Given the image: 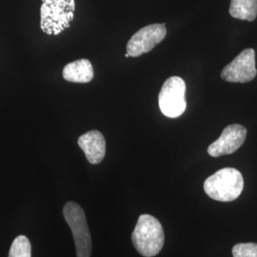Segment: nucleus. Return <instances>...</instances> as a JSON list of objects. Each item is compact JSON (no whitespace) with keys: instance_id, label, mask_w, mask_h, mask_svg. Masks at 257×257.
Returning <instances> with one entry per match:
<instances>
[{"instance_id":"nucleus-2","label":"nucleus","mask_w":257,"mask_h":257,"mask_svg":"<svg viewBox=\"0 0 257 257\" xmlns=\"http://www.w3.org/2000/svg\"><path fill=\"white\" fill-rule=\"evenodd\" d=\"M244 189L242 174L234 168H224L204 182V191L211 199L231 202L237 199Z\"/></svg>"},{"instance_id":"nucleus-4","label":"nucleus","mask_w":257,"mask_h":257,"mask_svg":"<svg viewBox=\"0 0 257 257\" xmlns=\"http://www.w3.org/2000/svg\"><path fill=\"white\" fill-rule=\"evenodd\" d=\"M63 214L74 235L76 255L77 257H91L92 238L82 208L76 203L68 202L65 204Z\"/></svg>"},{"instance_id":"nucleus-9","label":"nucleus","mask_w":257,"mask_h":257,"mask_svg":"<svg viewBox=\"0 0 257 257\" xmlns=\"http://www.w3.org/2000/svg\"><path fill=\"white\" fill-rule=\"evenodd\" d=\"M77 143L91 164L96 165L103 160L106 154V141L100 132L90 131L78 138Z\"/></svg>"},{"instance_id":"nucleus-12","label":"nucleus","mask_w":257,"mask_h":257,"mask_svg":"<svg viewBox=\"0 0 257 257\" xmlns=\"http://www.w3.org/2000/svg\"><path fill=\"white\" fill-rule=\"evenodd\" d=\"M9 257H32V246L26 236L19 235L14 240L10 248Z\"/></svg>"},{"instance_id":"nucleus-8","label":"nucleus","mask_w":257,"mask_h":257,"mask_svg":"<svg viewBox=\"0 0 257 257\" xmlns=\"http://www.w3.org/2000/svg\"><path fill=\"white\" fill-rule=\"evenodd\" d=\"M247 137V130L238 124L227 126L222 132L220 138L211 143L208 154L212 157L230 155L241 147Z\"/></svg>"},{"instance_id":"nucleus-13","label":"nucleus","mask_w":257,"mask_h":257,"mask_svg":"<svg viewBox=\"0 0 257 257\" xmlns=\"http://www.w3.org/2000/svg\"><path fill=\"white\" fill-rule=\"evenodd\" d=\"M233 257H257L256 243H240L232 248Z\"/></svg>"},{"instance_id":"nucleus-3","label":"nucleus","mask_w":257,"mask_h":257,"mask_svg":"<svg viewBox=\"0 0 257 257\" xmlns=\"http://www.w3.org/2000/svg\"><path fill=\"white\" fill-rule=\"evenodd\" d=\"M40 28L50 36H58L74 20V0H41Z\"/></svg>"},{"instance_id":"nucleus-5","label":"nucleus","mask_w":257,"mask_h":257,"mask_svg":"<svg viewBox=\"0 0 257 257\" xmlns=\"http://www.w3.org/2000/svg\"><path fill=\"white\" fill-rule=\"evenodd\" d=\"M185 93L186 84L181 77L172 76L168 78L158 96L159 108L162 113L170 118L182 115L187 108Z\"/></svg>"},{"instance_id":"nucleus-1","label":"nucleus","mask_w":257,"mask_h":257,"mask_svg":"<svg viewBox=\"0 0 257 257\" xmlns=\"http://www.w3.org/2000/svg\"><path fill=\"white\" fill-rule=\"evenodd\" d=\"M133 244L145 257L157 255L164 246L165 234L161 223L150 214H142L132 234Z\"/></svg>"},{"instance_id":"nucleus-6","label":"nucleus","mask_w":257,"mask_h":257,"mask_svg":"<svg viewBox=\"0 0 257 257\" xmlns=\"http://www.w3.org/2000/svg\"><path fill=\"white\" fill-rule=\"evenodd\" d=\"M256 74L255 51L249 48L241 52L222 70L221 77L228 82L246 83L254 79Z\"/></svg>"},{"instance_id":"nucleus-11","label":"nucleus","mask_w":257,"mask_h":257,"mask_svg":"<svg viewBox=\"0 0 257 257\" xmlns=\"http://www.w3.org/2000/svg\"><path fill=\"white\" fill-rule=\"evenodd\" d=\"M229 12L234 19L253 21L257 17V0H231Z\"/></svg>"},{"instance_id":"nucleus-10","label":"nucleus","mask_w":257,"mask_h":257,"mask_svg":"<svg viewBox=\"0 0 257 257\" xmlns=\"http://www.w3.org/2000/svg\"><path fill=\"white\" fill-rule=\"evenodd\" d=\"M62 74L69 82L89 83L92 81L94 73L90 60L84 58L66 65Z\"/></svg>"},{"instance_id":"nucleus-7","label":"nucleus","mask_w":257,"mask_h":257,"mask_svg":"<svg viewBox=\"0 0 257 257\" xmlns=\"http://www.w3.org/2000/svg\"><path fill=\"white\" fill-rule=\"evenodd\" d=\"M165 24H151L143 27L136 33L127 44V54L138 57L151 52L166 37Z\"/></svg>"}]
</instances>
